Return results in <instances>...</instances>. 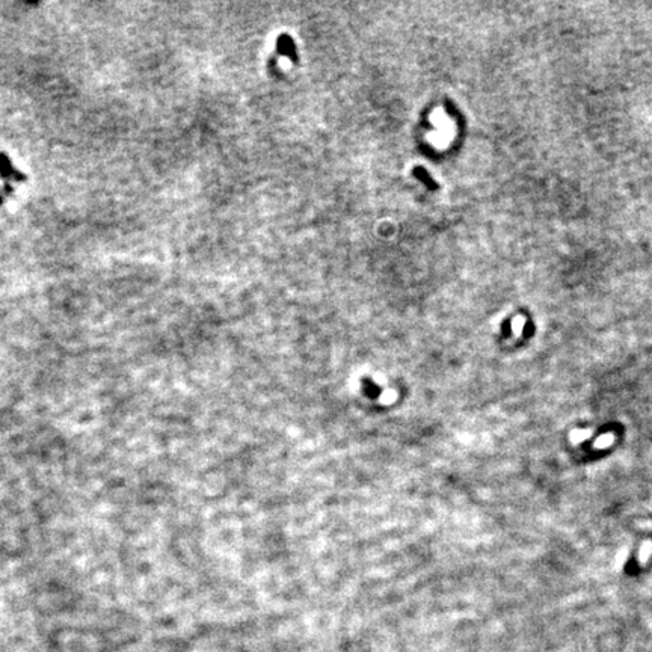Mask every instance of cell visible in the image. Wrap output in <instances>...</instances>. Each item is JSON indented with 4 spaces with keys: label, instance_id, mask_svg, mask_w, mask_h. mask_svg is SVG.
<instances>
[{
    "label": "cell",
    "instance_id": "cell-2",
    "mask_svg": "<svg viewBox=\"0 0 652 652\" xmlns=\"http://www.w3.org/2000/svg\"><path fill=\"white\" fill-rule=\"evenodd\" d=\"M613 441V436L611 435H607V436H603V438H600L598 439V443H596V447H606L607 444H610Z\"/></svg>",
    "mask_w": 652,
    "mask_h": 652
},
{
    "label": "cell",
    "instance_id": "cell-1",
    "mask_svg": "<svg viewBox=\"0 0 652 652\" xmlns=\"http://www.w3.org/2000/svg\"><path fill=\"white\" fill-rule=\"evenodd\" d=\"M0 175H2L3 179L19 181V183H23L27 179L23 172H20L14 166V163L9 160V157L5 153H0Z\"/></svg>",
    "mask_w": 652,
    "mask_h": 652
},
{
    "label": "cell",
    "instance_id": "cell-3",
    "mask_svg": "<svg viewBox=\"0 0 652 652\" xmlns=\"http://www.w3.org/2000/svg\"><path fill=\"white\" fill-rule=\"evenodd\" d=\"M2 202H3V200H2V197H0V205H2Z\"/></svg>",
    "mask_w": 652,
    "mask_h": 652
}]
</instances>
